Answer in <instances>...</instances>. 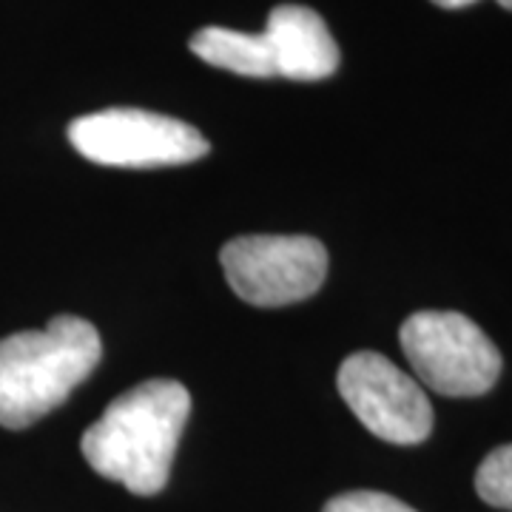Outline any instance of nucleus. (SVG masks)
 <instances>
[{"mask_svg": "<svg viewBox=\"0 0 512 512\" xmlns=\"http://www.w3.org/2000/svg\"><path fill=\"white\" fill-rule=\"evenodd\" d=\"M191 416V396L174 379H151L117 396L83 433L80 450L94 473L134 495H157Z\"/></svg>", "mask_w": 512, "mask_h": 512, "instance_id": "f257e3e1", "label": "nucleus"}, {"mask_svg": "<svg viewBox=\"0 0 512 512\" xmlns=\"http://www.w3.org/2000/svg\"><path fill=\"white\" fill-rule=\"evenodd\" d=\"M100 359V333L80 316H55L43 330L0 339V427L23 430L49 416Z\"/></svg>", "mask_w": 512, "mask_h": 512, "instance_id": "f03ea898", "label": "nucleus"}, {"mask_svg": "<svg viewBox=\"0 0 512 512\" xmlns=\"http://www.w3.org/2000/svg\"><path fill=\"white\" fill-rule=\"evenodd\" d=\"M191 52L225 72L242 77L325 80L339 69V46L328 23L308 6L282 3L268 15L262 35L208 26L191 37Z\"/></svg>", "mask_w": 512, "mask_h": 512, "instance_id": "7ed1b4c3", "label": "nucleus"}, {"mask_svg": "<svg viewBox=\"0 0 512 512\" xmlns=\"http://www.w3.org/2000/svg\"><path fill=\"white\" fill-rule=\"evenodd\" d=\"M399 342L421 384L450 399L484 396L493 390L504 367L493 339L456 311L407 316Z\"/></svg>", "mask_w": 512, "mask_h": 512, "instance_id": "20e7f679", "label": "nucleus"}, {"mask_svg": "<svg viewBox=\"0 0 512 512\" xmlns=\"http://www.w3.org/2000/svg\"><path fill=\"white\" fill-rule=\"evenodd\" d=\"M72 146L97 165L163 168L194 163L211 146L194 126L143 109H106L83 114L69 126Z\"/></svg>", "mask_w": 512, "mask_h": 512, "instance_id": "39448f33", "label": "nucleus"}, {"mask_svg": "<svg viewBox=\"0 0 512 512\" xmlns=\"http://www.w3.org/2000/svg\"><path fill=\"white\" fill-rule=\"evenodd\" d=\"M222 271L242 302L282 308L302 302L325 285L328 248L316 237L251 234L231 239L220 254Z\"/></svg>", "mask_w": 512, "mask_h": 512, "instance_id": "423d86ee", "label": "nucleus"}, {"mask_svg": "<svg viewBox=\"0 0 512 512\" xmlns=\"http://www.w3.org/2000/svg\"><path fill=\"white\" fill-rule=\"evenodd\" d=\"M339 393L373 436L421 444L433 430V404L421 384L382 353L359 350L339 367Z\"/></svg>", "mask_w": 512, "mask_h": 512, "instance_id": "0eeeda50", "label": "nucleus"}, {"mask_svg": "<svg viewBox=\"0 0 512 512\" xmlns=\"http://www.w3.org/2000/svg\"><path fill=\"white\" fill-rule=\"evenodd\" d=\"M476 493L498 510H512V444L495 447L476 473Z\"/></svg>", "mask_w": 512, "mask_h": 512, "instance_id": "6e6552de", "label": "nucleus"}, {"mask_svg": "<svg viewBox=\"0 0 512 512\" xmlns=\"http://www.w3.org/2000/svg\"><path fill=\"white\" fill-rule=\"evenodd\" d=\"M322 512H416L407 507L404 501L393 498V495L373 493V490H356V493H345L330 498Z\"/></svg>", "mask_w": 512, "mask_h": 512, "instance_id": "1a4fd4ad", "label": "nucleus"}, {"mask_svg": "<svg viewBox=\"0 0 512 512\" xmlns=\"http://www.w3.org/2000/svg\"><path fill=\"white\" fill-rule=\"evenodd\" d=\"M430 3H436L441 9H464V6H473L478 0H430ZM504 9H512V0H498Z\"/></svg>", "mask_w": 512, "mask_h": 512, "instance_id": "9d476101", "label": "nucleus"}]
</instances>
